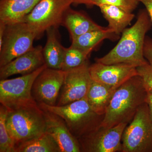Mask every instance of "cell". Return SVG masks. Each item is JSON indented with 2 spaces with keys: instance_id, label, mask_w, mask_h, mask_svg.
<instances>
[{
  "instance_id": "1",
  "label": "cell",
  "mask_w": 152,
  "mask_h": 152,
  "mask_svg": "<svg viewBox=\"0 0 152 152\" xmlns=\"http://www.w3.org/2000/svg\"><path fill=\"white\" fill-rule=\"evenodd\" d=\"M152 26L146 10H140L135 23L123 31L116 45L105 56L96 58L95 61L105 64L123 63L136 67L145 64L148 61L144 56V45L146 34Z\"/></svg>"
},
{
  "instance_id": "2",
  "label": "cell",
  "mask_w": 152,
  "mask_h": 152,
  "mask_svg": "<svg viewBox=\"0 0 152 152\" xmlns=\"http://www.w3.org/2000/svg\"><path fill=\"white\" fill-rule=\"evenodd\" d=\"M148 91L137 75L116 90L106 110L101 126L111 128L121 124H129L140 107L146 102Z\"/></svg>"
},
{
  "instance_id": "3",
  "label": "cell",
  "mask_w": 152,
  "mask_h": 152,
  "mask_svg": "<svg viewBox=\"0 0 152 152\" xmlns=\"http://www.w3.org/2000/svg\"><path fill=\"white\" fill-rule=\"evenodd\" d=\"M38 105L62 118L72 134L77 140L100 127L104 117L93 110L86 97L64 106L43 103Z\"/></svg>"
},
{
  "instance_id": "4",
  "label": "cell",
  "mask_w": 152,
  "mask_h": 152,
  "mask_svg": "<svg viewBox=\"0 0 152 152\" xmlns=\"http://www.w3.org/2000/svg\"><path fill=\"white\" fill-rule=\"evenodd\" d=\"M6 125L15 146L39 137L46 132L43 111L39 105L9 111Z\"/></svg>"
},
{
  "instance_id": "5",
  "label": "cell",
  "mask_w": 152,
  "mask_h": 152,
  "mask_svg": "<svg viewBox=\"0 0 152 152\" xmlns=\"http://www.w3.org/2000/svg\"><path fill=\"white\" fill-rule=\"evenodd\" d=\"M45 64L31 73L0 81V103L9 111L38 106L32 94L35 80L44 69Z\"/></svg>"
},
{
  "instance_id": "6",
  "label": "cell",
  "mask_w": 152,
  "mask_h": 152,
  "mask_svg": "<svg viewBox=\"0 0 152 152\" xmlns=\"http://www.w3.org/2000/svg\"><path fill=\"white\" fill-rule=\"evenodd\" d=\"M122 144V152H152V121L146 102L125 128Z\"/></svg>"
},
{
  "instance_id": "7",
  "label": "cell",
  "mask_w": 152,
  "mask_h": 152,
  "mask_svg": "<svg viewBox=\"0 0 152 152\" xmlns=\"http://www.w3.org/2000/svg\"><path fill=\"white\" fill-rule=\"evenodd\" d=\"M37 38L35 31L26 22L7 25L0 48V67L31 50Z\"/></svg>"
},
{
  "instance_id": "8",
  "label": "cell",
  "mask_w": 152,
  "mask_h": 152,
  "mask_svg": "<svg viewBox=\"0 0 152 152\" xmlns=\"http://www.w3.org/2000/svg\"><path fill=\"white\" fill-rule=\"evenodd\" d=\"M73 4L72 0H41L23 22L29 25L40 37L51 28L62 25L66 12Z\"/></svg>"
},
{
  "instance_id": "9",
  "label": "cell",
  "mask_w": 152,
  "mask_h": 152,
  "mask_svg": "<svg viewBox=\"0 0 152 152\" xmlns=\"http://www.w3.org/2000/svg\"><path fill=\"white\" fill-rule=\"evenodd\" d=\"M127 125L123 123L111 128L101 126L79 139L81 152H122V138Z\"/></svg>"
},
{
  "instance_id": "10",
  "label": "cell",
  "mask_w": 152,
  "mask_h": 152,
  "mask_svg": "<svg viewBox=\"0 0 152 152\" xmlns=\"http://www.w3.org/2000/svg\"><path fill=\"white\" fill-rule=\"evenodd\" d=\"M89 61L73 69L64 71L65 77L56 105L61 106L86 96L92 82Z\"/></svg>"
},
{
  "instance_id": "11",
  "label": "cell",
  "mask_w": 152,
  "mask_h": 152,
  "mask_svg": "<svg viewBox=\"0 0 152 152\" xmlns=\"http://www.w3.org/2000/svg\"><path fill=\"white\" fill-rule=\"evenodd\" d=\"M65 72L46 68L35 80L32 94L38 104L56 105L64 80Z\"/></svg>"
},
{
  "instance_id": "12",
  "label": "cell",
  "mask_w": 152,
  "mask_h": 152,
  "mask_svg": "<svg viewBox=\"0 0 152 152\" xmlns=\"http://www.w3.org/2000/svg\"><path fill=\"white\" fill-rule=\"evenodd\" d=\"M89 72L94 81L115 88L138 75L137 67L123 63L105 64L95 62L90 65Z\"/></svg>"
},
{
  "instance_id": "13",
  "label": "cell",
  "mask_w": 152,
  "mask_h": 152,
  "mask_svg": "<svg viewBox=\"0 0 152 152\" xmlns=\"http://www.w3.org/2000/svg\"><path fill=\"white\" fill-rule=\"evenodd\" d=\"M42 110L45 120L46 132L57 142L61 152H81L78 140L72 134L62 118L47 110Z\"/></svg>"
},
{
  "instance_id": "14",
  "label": "cell",
  "mask_w": 152,
  "mask_h": 152,
  "mask_svg": "<svg viewBox=\"0 0 152 152\" xmlns=\"http://www.w3.org/2000/svg\"><path fill=\"white\" fill-rule=\"evenodd\" d=\"M42 50L41 45L34 47L29 51L0 67L1 80L18 74L24 75L31 73L45 64Z\"/></svg>"
},
{
  "instance_id": "15",
  "label": "cell",
  "mask_w": 152,
  "mask_h": 152,
  "mask_svg": "<svg viewBox=\"0 0 152 152\" xmlns=\"http://www.w3.org/2000/svg\"><path fill=\"white\" fill-rule=\"evenodd\" d=\"M41 0H0V21L6 25L23 22Z\"/></svg>"
},
{
  "instance_id": "16",
  "label": "cell",
  "mask_w": 152,
  "mask_h": 152,
  "mask_svg": "<svg viewBox=\"0 0 152 152\" xmlns=\"http://www.w3.org/2000/svg\"><path fill=\"white\" fill-rule=\"evenodd\" d=\"M62 25L67 29L72 40L91 30L103 27L83 12L75 10L71 7L66 12Z\"/></svg>"
},
{
  "instance_id": "17",
  "label": "cell",
  "mask_w": 152,
  "mask_h": 152,
  "mask_svg": "<svg viewBox=\"0 0 152 152\" xmlns=\"http://www.w3.org/2000/svg\"><path fill=\"white\" fill-rule=\"evenodd\" d=\"M46 32L47 42L42 50L45 64L48 68L61 69L65 48L59 40L57 28H50Z\"/></svg>"
},
{
  "instance_id": "18",
  "label": "cell",
  "mask_w": 152,
  "mask_h": 152,
  "mask_svg": "<svg viewBox=\"0 0 152 152\" xmlns=\"http://www.w3.org/2000/svg\"><path fill=\"white\" fill-rule=\"evenodd\" d=\"M117 88L92 80L86 98L93 110L99 115H104Z\"/></svg>"
},
{
  "instance_id": "19",
  "label": "cell",
  "mask_w": 152,
  "mask_h": 152,
  "mask_svg": "<svg viewBox=\"0 0 152 152\" xmlns=\"http://www.w3.org/2000/svg\"><path fill=\"white\" fill-rule=\"evenodd\" d=\"M104 18L108 22V27L118 35L131 24L135 17L132 13L129 12L118 7L111 5L101 4L98 6Z\"/></svg>"
},
{
  "instance_id": "20",
  "label": "cell",
  "mask_w": 152,
  "mask_h": 152,
  "mask_svg": "<svg viewBox=\"0 0 152 152\" xmlns=\"http://www.w3.org/2000/svg\"><path fill=\"white\" fill-rule=\"evenodd\" d=\"M119 38V35L108 27H102L91 30L72 40V45L93 52L104 40L115 41Z\"/></svg>"
},
{
  "instance_id": "21",
  "label": "cell",
  "mask_w": 152,
  "mask_h": 152,
  "mask_svg": "<svg viewBox=\"0 0 152 152\" xmlns=\"http://www.w3.org/2000/svg\"><path fill=\"white\" fill-rule=\"evenodd\" d=\"M15 152H61V150L53 138L45 132L34 138L17 144Z\"/></svg>"
},
{
  "instance_id": "22",
  "label": "cell",
  "mask_w": 152,
  "mask_h": 152,
  "mask_svg": "<svg viewBox=\"0 0 152 152\" xmlns=\"http://www.w3.org/2000/svg\"><path fill=\"white\" fill-rule=\"evenodd\" d=\"M92 52L72 45L65 48L61 70L67 71L82 65L88 61Z\"/></svg>"
},
{
  "instance_id": "23",
  "label": "cell",
  "mask_w": 152,
  "mask_h": 152,
  "mask_svg": "<svg viewBox=\"0 0 152 152\" xmlns=\"http://www.w3.org/2000/svg\"><path fill=\"white\" fill-rule=\"evenodd\" d=\"M8 110L0 105V152H15V143L11 138L6 125Z\"/></svg>"
},
{
  "instance_id": "24",
  "label": "cell",
  "mask_w": 152,
  "mask_h": 152,
  "mask_svg": "<svg viewBox=\"0 0 152 152\" xmlns=\"http://www.w3.org/2000/svg\"><path fill=\"white\" fill-rule=\"evenodd\" d=\"M138 0H96L95 6L101 4L111 5L118 7L124 10L132 13L140 4Z\"/></svg>"
},
{
  "instance_id": "25",
  "label": "cell",
  "mask_w": 152,
  "mask_h": 152,
  "mask_svg": "<svg viewBox=\"0 0 152 152\" xmlns=\"http://www.w3.org/2000/svg\"><path fill=\"white\" fill-rule=\"evenodd\" d=\"M137 70L147 88L152 92V63L148 62L144 65L137 67Z\"/></svg>"
},
{
  "instance_id": "26",
  "label": "cell",
  "mask_w": 152,
  "mask_h": 152,
  "mask_svg": "<svg viewBox=\"0 0 152 152\" xmlns=\"http://www.w3.org/2000/svg\"><path fill=\"white\" fill-rule=\"evenodd\" d=\"M144 55L150 63H152V39L146 37L144 47Z\"/></svg>"
},
{
  "instance_id": "27",
  "label": "cell",
  "mask_w": 152,
  "mask_h": 152,
  "mask_svg": "<svg viewBox=\"0 0 152 152\" xmlns=\"http://www.w3.org/2000/svg\"><path fill=\"white\" fill-rule=\"evenodd\" d=\"M145 6L152 23V0H138Z\"/></svg>"
},
{
  "instance_id": "28",
  "label": "cell",
  "mask_w": 152,
  "mask_h": 152,
  "mask_svg": "<svg viewBox=\"0 0 152 152\" xmlns=\"http://www.w3.org/2000/svg\"><path fill=\"white\" fill-rule=\"evenodd\" d=\"M73 4H84L88 7L95 6L96 0H72Z\"/></svg>"
},
{
  "instance_id": "29",
  "label": "cell",
  "mask_w": 152,
  "mask_h": 152,
  "mask_svg": "<svg viewBox=\"0 0 152 152\" xmlns=\"http://www.w3.org/2000/svg\"><path fill=\"white\" fill-rule=\"evenodd\" d=\"M147 91H148V96H147L146 103L148 106L150 117L152 121V92L148 89H147Z\"/></svg>"
},
{
  "instance_id": "30",
  "label": "cell",
  "mask_w": 152,
  "mask_h": 152,
  "mask_svg": "<svg viewBox=\"0 0 152 152\" xmlns=\"http://www.w3.org/2000/svg\"><path fill=\"white\" fill-rule=\"evenodd\" d=\"M6 27L7 25L4 22L0 21V48L2 45Z\"/></svg>"
}]
</instances>
